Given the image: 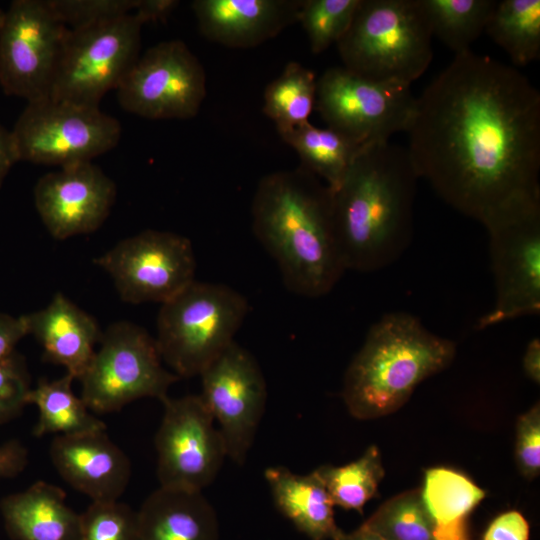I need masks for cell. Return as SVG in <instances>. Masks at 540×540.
Masks as SVG:
<instances>
[{
    "instance_id": "1",
    "label": "cell",
    "mask_w": 540,
    "mask_h": 540,
    "mask_svg": "<svg viewBox=\"0 0 540 540\" xmlns=\"http://www.w3.org/2000/svg\"><path fill=\"white\" fill-rule=\"evenodd\" d=\"M419 178L480 223L540 196V93L517 68L457 54L416 97L405 131Z\"/></svg>"
},
{
    "instance_id": "2",
    "label": "cell",
    "mask_w": 540,
    "mask_h": 540,
    "mask_svg": "<svg viewBox=\"0 0 540 540\" xmlns=\"http://www.w3.org/2000/svg\"><path fill=\"white\" fill-rule=\"evenodd\" d=\"M418 179L406 148L388 141L359 149L333 191L334 229L346 270H380L407 249Z\"/></svg>"
},
{
    "instance_id": "3",
    "label": "cell",
    "mask_w": 540,
    "mask_h": 540,
    "mask_svg": "<svg viewBox=\"0 0 540 540\" xmlns=\"http://www.w3.org/2000/svg\"><path fill=\"white\" fill-rule=\"evenodd\" d=\"M252 227L295 294L326 295L346 271L334 229L333 192L304 167L259 181Z\"/></svg>"
},
{
    "instance_id": "4",
    "label": "cell",
    "mask_w": 540,
    "mask_h": 540,
    "mask_svg": "<svg viewBox=\"0 0 540 540\" xmlns=\"http://www.w3.org/2000/svg\"><path fill=\"white\" fill-rule=\"evenodd\" d=\"M455 354V343L429 331L418 317L387 313L370 327L345 372L344 403L361 420L393 413L422 381L446 369Z\"/></svg>"
},
{
    "instance_id": "5",
    "label": "cell",
    "mask_w": 540,
    "mask_h": 540,
    "mask_svg": "<svg viewBox=\"0 0 540 540\" xmlns=\"http://www.w3.org/2000/svg\"><path fill=\"white\" fill-rule=\"evenodd\" d=\"M431 40L420 0H360L336 45L343 67L351 72L411 85L432 61Z\"/></svg>"
},
{
    "instance_id": "6",
    "label": "cell",
    "mask_w": 540,
    "mask_h": 540,
    "mask_svg": "<svg viewBox=\"0 0 540 540\" xmlns=\"http://www.w3.org/2000/svg\"><path fill=\"white\" fill-rule=\"evenodd\" d=\"M248 309L231 287L194 280L161 304L155 340L163 362L179 378L199 376L234 341Z\"/></svg>"
},
{
    "instance_id": "7",
    "label": "cell",
    "mask_w": 540,
    "mask_h": 540,
    "mask_svg": "<svg viewBox=\"0 0 540 540\" xmlns=\"http://www.w3.org/2000/svg\"><path fill=\"white\" fill-rule=\"evenodd\" d=\"M489 237L493 307L476 327L540 312V196L513 202L482 221Z\"/></svg>"
},
{
    "instance_id": "8",
    "label": "cell",
    "mask_w": 540,
    "mask_h": 540,
    "mask_svg": "<svg viewBox=\"0 0 540 540\" xmlns=\"http://www.w3.org/2000/svg\"><path fill=\"white\" fill-rule=\"evenodd\" d=\"M79 379L80 397L95 413H111L142 398L160 401L180 378L163 366L156 340L128 321L109 325Z\"/></svg>"
},
{
    "instance_id": "9",
    "label": "cell",
    "mask_w": 540,
    "mask_h": 540,
    "mask_svg": "<svg viewBox=\"0 0 540 540\" xmlns=\"http://www.w3.org/2000/svg\"><path fill=\"white\" fill-rule=\"evenodd\" d=\"M11 134L18 161L60 168L116 147L121 125L99 107L45 97L27 103Z\"/></svg>"
},
{
    "instance_id": "10",
    "label": "cell",
    "mask_w": 540,
    "mask_h": 540,
    "mask_svg": "<svg viewBox=\"0 0 540 540\" xmlns=\"http://www.w3.org/2000/svg\"><path fill=\"white\" fill-rule=\"evenodd\" d=\"M142 23L132 13L99 25L69 29L50 98L99 107L139 58Z\"/></svg>"
},
{
    "instance_id": "11",
    "label": "cell",
    "mask_w": 540,
    "mask_h": 540,
    "mask_svg": "<svg viewBox=\"0 0 540 540\" xmlns=\"http://www.w3.org/2000/svg\"><path fill=\"white\" fill-rule=\"evenodd\" d=\"M415 101L411 85L372 81L343 66L327 69L317 80L315 106L322 119L358 147L405 132Z\"/></svg>"
},
{
    "instance_id": "12",
    "label": "cell",
    "mask_w": 540,
    "mask_h": 540,
    "mask_svg": "<svg viewBox=\"0 0 540 540\" xmlns=\"http://www.w3.org/2000/svg\"><path fill=\"white\" fill-rule=\"evenodd\" d=\"M69 28L47 0H14L0 24V85L27 102L49 96Z\"/></svg>"
},
{
    "instance_id": "13",
    "label": "cell",
    "mask_w": 540,
    "mask_h": 540,
    "mask_svg": "<svg viewBox=\"0 0 540 540\" xmlns=\"http://www.w3.org/2000/svg\"><path fill=\"white\" fill-rule=\"evenodd\" d=\"M93 262L131 304H162L196 280L191 241L168 231L148 229L127 237Z\"/></svg>"
},
{
    "instance_id": "14",
    "label": "cell",
    "mask_w": 540,
    "mask_h": 540,
    "mask_svg": "<svg viewBox=\"0 0 540 540\" xmlns=\"http://www.w3.org/2000/svg\"><path fill=\"white\" fill-rule=\"evenodd\" d=\"M206 91L205 70L181 40L149 48L116 89L124 110L153 120L195 117Z\"/></svg>"
},
{
    "instance_id": "15",
    "label": "cell",
    "mask_w": 540,
    "mask_h": 540,
    "mask_svg": "<svg viewBox=\"0 0 540 540\" xmlns=\"http://www.w3.org/2000/svg\"><path fill=\"white\" fill-rule=\"evenodd\" d=\"M164 412L154 443L159 487L202 492L227 457L225 443L200 395L161 401Z\"/></svg>"
},
{
    "instance_id": "16",
    "label": "cell",
    "mask_w": 540,
    "mask_h": 540,
    "mask_svg": "<svg viewBox=\"0 0 540 540\" xmlns=\"http://www.w3.org/2000/svg\"><path fill=\"white\" fill-rule=\"evenodd\" d=\"M199 376L200 397L218 423L227 457L243 465L266 406L261 368L248 350L233 341Z\"/></svg>"
},
{
    "instance_id": "17",
    "label": "cell",
    "mask_w": 540,
    "mask_h": 540,
    "mask_svg": "<svg viewBox=\"0 0 540 540\" xmlns=\"http://www.w3.org/2000/svg\"><path fill=\"white\" fill-rule=\"evenodd\" d=\"M114 181L92 162L49 172L34 187L35 208L58 240L89 234L105 222L116 200Z\"/></svg>"
},
{
    "instance_id": "18",
    "label": "cell",
    "mask_w": 540,
    "mask_h": 540,
    "mask_svg": "<svg viewBox=\"0 0 540 540\" xmlns=\"http://www.w3.org/2000/svg\"><path fill=\"white\" fill-rule=\"evenodd\" d=\"M49 456L62 479L92 502L118 501L131 479L130 459L106 430L56 435Z\"/></svg>"
},
{
    "instance_id": "19",
    "label": "cell",
    "mask_w": 540,
    "mask_h": 540,
    "mask_svg": "<svg viewBox=\"0 0 540 540\" xmlns=\"http://www.w3.org/2000/svg\"><path fill=\"white\" fill-rule=\"evenodd\" d=\"M303 0H195L201 34L229 48H250L298 21Z\"/></svg>"
},
{
    "instance_id": "20",
    "label": "cell",
    "mask_w": 540,
    "mask_h": 540,
    "mask_svg": "<svg viewBox=\"0 0 540 540\" xmlns=\"http://www.w3.org/2000/svg\"><path fill=\"white\" fill-rule=\"evenodd\" d=\"M24 318L28 334L43 349L44 360L63 366L66 373L79 380L102 336L94 317L58 292L47 306Z\"/></svg>"
},
{
    "instance_id": "21",
    "label": "cell",
    "mask_w": 540,
    "mask_h": 540,
    "mask_svg": "<svg viewBox=\"0 0 540 540\" xmlns=\"http://www.w3.org/2000/svg\"><path fill=\"white\" fill-rule=\"evenodd\" d=\"M138 540H219L216 512L202 492L158 487L137 511Z\"/></svg>"
},
{
    "instance_id": "22",
    "label": "cell",
    "mask_w": 540,
    "mask_h": 540,
    "mask_svg": "<svg viewBox=\"0 0 540 540\" xmlns=\"http://www.w3.org/2000/svg\"><path fill=\"white\" fill-rule=\"evenodd\" d=\"M0 511L13 540H76L79 534L80 514L62 488L45 481L4 497Z\"/></svg>"
},
{
    "instance_id": "23",
    "label": "cell",
    "mask_w": 540,
    "mask_h": 540,
    "mask_svg": "<svg viewBox=\"0 0 540 540\" xmlns=\"http://www.w3.org/2000/svg\"><path fill=\"white\" fill-rule=\"evenodd\" d=\"M264 477L275 506L300 532L312 540H335L341 533L335 523V505L317 470L299 475L287 467L272 466Z\"/></svg>"
},
{
    "instance_id": "24",
    "label": "cell",
    "mask_w": 540,
    "mask_h": 540,
    "mask_svg": "<svg viewBox=\"0 0 540 540\" xmlns=\"http://www.w3.org/2000/svg\"><path fill=\"white\" fill-rule=\"evenodd\" d=\"M421 496L435 522L436 540H469L466 518L484 490L460 472L437 467L425 472Z\"/></svg>"
},
{
    "instance_id": "25",
    "label": "cell",
    "mask_w": 540,
    "mask_h": 540,
    "mask_svg": "<svg viewBox=\"0 0 540 540\" xmlns=\"http://www.w3.org/2000/svg\"><path fill=\"white\" fill-rule=\"evenodd\" d=\"M74 378L66 373L55 379H41L27 396V404L37 407L39 416L33 428L35 437L48 434L75 435L98 430L107 426L87 407L73 389Z\"/></svg>"
},
{
    "instance_id": "26",
    "label": "cell",
    "mask_w": 540,
    "mask_h": 540,
    "mask_svg": "<svg viewBox=\"0 0 540 540\" xmlns=\"http://www.w3.org/2000/svg\"><path fill=\"white\" fill-rule=\"evenodd\" d=\"M277 131L297 152L302 167L321 178L332 192L341 184L361 148L340 133L310 122Z\"/></svg>"
},
{
    "instance_id": "27",
    "label": "cell",
    "mask_w": 540,
    "mask_h": 540,
    "mask_svg": "<svg viewBox=\"0 0 540 540\" xmlns=\"http://www.w3.org/2000/svg\"><path fill=\"white\" fill-rule=\"evenodd\" d=\"M515 66L540 55V0L497 1L485 31Z\"/></svg>"
},
{
    "instance_id": "28",
    "label": "cell",
    "mask_w": 540,
    "mask_h": 540,
    "mask_svg": "<svg viewBox=\"0 0 540 540\" xmlns=\"http://www.w3.org/2000/svg\"><path fill=\"white\" fill-rule=\"evenodd\" d=\"M495 0H420L432 36L455 55L470 46L485 31L496 6Z\"/></svg>"
},
{
    "instance_id": "29",
    "label": "cell",
    "mask_w": 540,
    "mask_h": 540,
    "mask_svg": "<svg viewBox=\"0 0 540 540\" xmlns=\"http://www.w3.org/2000/svg\"><path fill=\"white\" fill-rule=\"evenodd\" d=\"M316 89L315 74L298 62H289L265 88L263 112L274 121L277 130L309 122Z\"/></svg>"
},
{
    "instance_id": "30",
    "label": "cell",
    "mask_w": 540,
    "mask_h": 540,
    "mask_svg": "<svg viewBox=\"0 0 540 540\" xmlns=\"http://www.w3.org/2000/svg\"><path fill=\"white\" fill-rule=\"evenodd\" d=\"M334 505L362 513L363 506L377 493L384 476L379 450L370 446L361 457L346 465H324L316 469Z\"/></svg>"
},
{
    "instance_id": "31",
    "label": "cell",
    "mask_w": 540,
    "mask_h": 540,
    "mask_svg": "<svg viewBox=\"0 0 540 540\" xmlns=\"http://www.w3.org/2000/svg\"><path fill=\"white\" fill-rule=\"evenodd\" d=\"M363 524L385 540H436V525L420 489L389 499Z\"/></svg>"
},
{
    "instance_id": "32",
    "label": "cell",
    "mask_w": 540,
    "mask_h": 540,
    "mask_svg": "<svg viewBox=\"0 0 540 540\" xmlns=\"http://www.w3.org/2000/svg\"><path fill=\"white\" fill-rule=\"evenodd\" d=\"M360 0H303L298 21L307 34L310 49L320 54L343 37Z\"/></svg>"
},
{
    "instance_id": "33",
    "label": "cell",
    "mask_w": 540,
    "mask_h": 540,
    "mask_svg": "<svg viewBox=\"0 0 540 540\" xmlns=\"http://www.w3.org/2000/svg\"><path fill=\"white\" fill-rule=\"evenodd\" d=\"M76 540H138L137 511L119 501L92 502L80 514Z\"/></svg>"
},
{
    "instance_id": "34",
    "label": "cell",
    "mask_w": 540,
    "mask_h": 540,
    "mask_svg": "<svg viewBox=\"0 0 540 540\" xmlns=\"http://www.w3.org/2000/svg\"><path fill=\"white\" fill-rule=\"evenodd\" d=\"M55 15L69 28L81 29L132 14L138 0H47Z\"/></svg>"
},
{
    "instance_id": "35",
    "label": "cell",
    "mask_w": 540,
    "mask_h": 540,
    "mask_svg": "<svg viewBox=\"0 0 540 540\" xmlns=\"http://www.w3.org/2000/svg\"><path fill=\"white\" fill-rule=\"evenodd\" d=\"M31 390L30 375L25 358L14 351L0 361V424L22 412Z\"/></svg>"
},
{
    "instance_id": "36",
    "label": "cell",
    "mask_w": 540,
    "mask_h": 540,
    "mask_svg": "<svg viewBox=\"0 0 540 540\" xmlns=\"http://www.w3.org/2000/svg\"><path fill=\"white\" fill-rule=\"evenodd\" d=\"M515 457L521 474L533 479L540 472V406L537 402L517 422Z\"/></svg>"
},
{
    "instance_id": "37",
    "label": "cell",
    "mask_w": 540,
    "mask_h": 540,
    "mask_svg": "<svg viewBox=\"0 0 540 540\" xmlns=\"http://www.w3.org/2000/svg\"><path fill=\"white\" fill-rule=\"evenodd\" d=\"M529 524L517 511L501 514L488 527L483 540H528Z\"/></svg>"
},
{
    "instance_id": "38",
    "label": "cell",
    "mask_w": 540,
    "mask_h": 540,
    "mask_svg": "<svg viewBox=\"0 0 540 540\" xmlns=\"http://www.w3.org/2000/svg\"><path fill=\"white\" fill-rule=\"evenodd\" d=\"M26 335L28 330L24 315L15 317L0 312V361L11 355Z\"/></svg>"
},
{
    "instance_id": "39",
    "label": "cell",
    "mask_w": 540,
    "mask_h": 540,
    "mask_svg": "<svg viewBox=\"0 0 540 540\" xmlns=\"http://www.w3.org/2000/svg\"><path fill=\"white\" fill-rule=\"evenodd\" d=\"M28 450L18 440L0 444V479L19 475L28 465Z\"/></svg>"
},
{
    "instance_id": "40",
    "label": "cell",
    "mask_w": 540,
    "mask_h": 540,
    "mask_svg": "<svg viewBox=\"0 0 540 540\" xmlns=\"http://www.w3.org/2000/svg\"><path fill=\"white\" fill-rule=\"evenodd\" d=\"M177 0H138L133 14L143 24L164 22L179 5Z\"/></svg>"
},
{
    "instance_id": "41",
    "label": "cell",
    "mask_w": 540,
    "mask_h": 540,
    "mask_svg": "<svg viewBox=\"0 0 540 540\" xmlns=\"http://www.w3.org/2000/svg\"><path fill=\"white\" fill-rule=\"evenodd\" d=\"M16 162H18V157L11 131L0 125V188Z\"/></svg>"
},
{
    "instance_id": "42",
    "label": "cell",
    "mask_w": 540,
    "mask_h": 540,
    "mask_svg": "<svg viewBox=\"0 0 540 540\" xmlns=\"http://www.w3.org/2000/svg\"><path fill=\"white\" fill-rule=\"evenodd\" d=\"M523 369L534 383L540 382V341L533 338L527 345L523 356Z\"/></svg>"
},
{
    "instance_id": "43",
    "label": "cell",
    "mask_w": 540,
    "mask_h": 540,
    "mask_svg": "<svg viewBox=\"0 0 540 540\" xmlns=\"http://www.w3.org/2000/svg\"><path fill=\"white\" fill-rule=\"evenodd\" d=\"M335 540H385L379 534L362 524L358 529L351 533H341Z\"/></svg>"
},
{
    "instance_id": "44",
    "label": "cell",
    "mask_w": 540,
    "mask_h": 540,
    "mask_svg": "<svg viewBox=\"0 0 540 540\" xmlns=\"http://www.w3.org/2000/svg\"><path fill=\"white\" fill-rule=\"evenodd\" d=\"M3 15H4V11L2 9H0V24H1V21H2V18H3Z\"/></svg>"
}]
</instances>
